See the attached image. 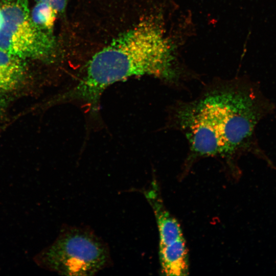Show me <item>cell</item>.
Wrapping results in <instances>:
<instances>
[{
  "label": "cell",
  "instance_id": "obj_1",
  "mask_svg": "<svg viewBox=\"0 0 276 276\" xmlns=\"http://www.w3.org/2000/svg\"><path fill=\"white\" fill-rule=\"evenodd\" d=\"M274 109L258 84L240 80L208 89L180 105L175 118L192 157L231 159L252 150L267 159L256 140L255 129Z\"/></svg>",
  "mask_w": 276,
  "mask_h": 276
},
{
  "label": "cell",
  "instance_id": "obj_2",
  "mask_svg": "<svg viewBox=\"0 0 276 276\" xmlns=\"http://www.w3.org/2000/svg\"><path fill=\"white\" fill-rule=\"evenodd\" d=\"M159 31L142 22L118 35L96 53L80 81L62 95L63 100H80L90 108L110 85L133 76L164 75L165 59Z\"/></svg>",
  "mask_w": 276,
  "mask_h": 276
},
{
  "label": "cell",
  "instance_id": "obj_3",
  "mask_svg": "<svg viewBox=\"0 0 276 276\" xmlns=\"http://www.w3.org/2000/svg\"><path fill=\"white\" fill-rule=\"evenodd\" d=\"M38 262L66 275H94L111 264L107 244L86 227L66 226L38 256Z\"/></svg>",
  "mask_w": 276,
  "mask_h": 276
},
{
  "label": "cell",
  "instance_id": "obj_4",
  "mask_svg": "<svg viewBox=\"0 0 276 276\" xmlns=\"http://www.w3.org/2000/svg\"><path fill=\"white\" fill-rule=\"evenodd\" d=\"M3 24L0 30V49L25 60H45L55 48L54 34L34 24L28 0H0Z\"/></svg>",
  "mask_w": 276,
  "mask_h": 276
},
{
  "label": "cell",
  "instance_id": "obj_5",
  "mask_svg": "<svg viewBox=\"0 0 276 276\" xmlns=\"http://www.w3.org/2000/svg\"><path fill=\"white\" fill-rule=\"evenodd\" d=\"M156 186L154 185L147 198L155 213L159 233V248H163L171 246L184 238L178 221L164 206Z\"/></svg>",
  "mask_w": 276,
  "mask_h": 276
},
{
  "label": "cell",
  "instance_id": "obj_6",
  "mask_svg": "<svg viewBox=\"0 0 276 276\" xmlns=\"http://www.w3.org/2000/svg\"><path fill=\"white\" fill-rule=\"evenodd\" d=\"M25 59L0 49V93L18 88L25 80Z\"/></svg>",
  "mask_w": 276,
  "mask_h": 276
},
{
  "label": "cell",
  "instance_id": "obj_7",
  "mask_svg": "<svg viewBox=\"0 0 276 276\" xmlns=\"http://www.w3.org/2000/svg\"><path fill=\"white\" fill-rule=\"evenodd\" d=\"M162 272L165 275L188 274V257L185 239L171 246L159 248Z\"/></svg>",
  "mask_w": 276,
  "mask_h": 276
},
{
  "label": "cell",
  "instance_id": "obj_8",
  "mask_svg": "<svg viewBox=\"0 0 276 276\" xmlns=\"http://www.w3.org/2000/svg\"><path fill=\"white\" fill-rule=\"evenodd\" d=\"M30 14L34 24L38 29L53 34L58 14L50 5L45 2H36Z\"/></svg>",
  "mask_w": 276,
  "mask_h": 276
},
{
  "label": "cell",
  "instance_id": "obj_9",
  "mask_svg": "<svg viewBox=\"0 0 276 276\" xmlns=\"http://www.w3.org/2000/svg\"><path fill=\"white\" fill-rule=\"evenodd\" d=\"M35 1L36 2H45L49 4L59 14L64 12L68 0H35Z\"/></svg>",
  "mask_w": 276,
  "mask_h": 276
},
{
  "label": "cell",
  "instance_id": "obj_10",
  "mask_svg": "<svg viewBox=\"0 0 276 276\" xmlns=\"http://www.w3.org/2000/svg\"><path fill=\"white\" fill-rule=\"evenodd\" d=\"M6 105V101L2 93H0V111L4 108Z\"/></svg>",
  "mask_w": 276,
  "mask_h": 276
},
{
  "label": "cell",
  "instance_id": "obj_11",
  "mask_svg": "<svg viewBox=\"0 0 276 276\" xmlns=\"http://www.w3.org/2000/svg\"><path fill=\"white\" fill-rule=\"evenodd\" d=\"M3 24V17L1 10L0 9V30L2 28Z\"/></svg>",
  "mask_w": 276,
  "mask_h": 276
}]
</instances>
